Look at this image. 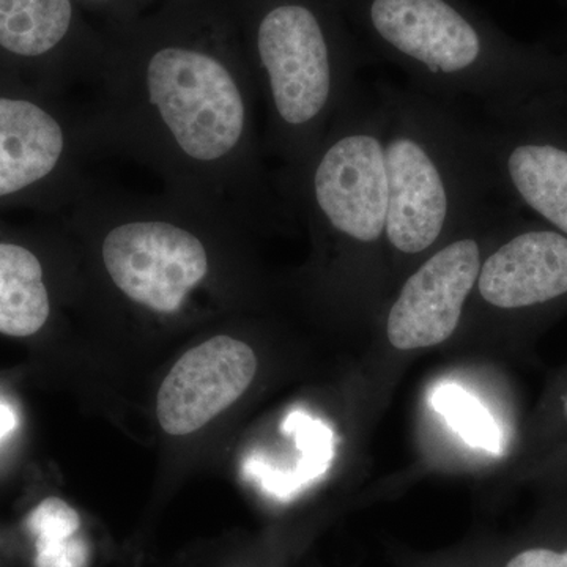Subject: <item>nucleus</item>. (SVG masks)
I'll return each mask as SVG.
<instances>
[{"label": "nucleus", "instance_id": "f8f14e48", "mask_svg": "<svg viewBox=\"0 0 567 567\" xmlns=\"http://www.w3.org/2000/svg\"><path fill=\"white\" fill-rule=\"evenodd\" d=\"M73 24L71 0H0V47L37 59L55 50Z\"/></svg>", "mask_w": 567, "mask_h": 567}, {"label": "nucleus", "instance_id": "1a4fd4ad", "mask_svg": "<svg viewBox=\"0 0 567 567\" xmlns=\"http://www.w3.org/2000/svg\"><path fill=\"white\" fill-rule=\"evenodd\" d=\"M76 136L92 137V133L70 134L48 107L33 100L0 96V199L61 173L74 153Z\"/></svg>", "mask_w": 567, "mask_h": 567}, {"label": "nucleus", "instance_id": "f03ea898", "mask_svg": "<svg viewBox=\"0 0 567 567\" xmlns=\"http://www.w3.org/2000/svg\"><path fill=\"white\" fill-rule=\"evenodd\" d=\"M251 21L249 69L267 118L264 147L281 163L276 181L289 207L306 163L360 87L361 48L344 0H260Z\"/></svg>", "mask_w": 567, "mask_h": 567}, {"label": "nucleus", "instance_id": "6e6552de", "mask_svg": "<svg viewBox=\"0 0 567 567\" xmlns=\"http://www.w3.org/2000/svg\"><path fill=\"white\" fill-rule=\"evenodd\" d=\"M488 245L473 292L503 315L535 311L567 298V235L527 229Z\"/></svg>", "mask_w": 567, "mask_h": 567}, {"label": "nucleus", "instance_id": "9b49d317", "mask_svg": "<svg viewBox=\"0 0 567 567\" xmlns=\"http://www.w3.org/2000/svg\"><path fill=\"white\" fill-rule=\"evenodd\" d=\"M51 303L39 257L0 241V333L28 338L50 319Z\"/></svg>", "mask_w": 567, "mask_h": 567}, {"label": "nucleus", "instance_id": "4468645a", "mask_svg": "<svg viewBox=\"0 0 567 567\" xmlns=\"http://www.w3.org/2000/svg\"><path fill=\"white\" fill-rule=\"evenodd\" d=\"M432 405L468 445L488 453H503V435L486 406L456 385L439 388Z\"/></svg>", "mask_w": 567, "mask_h": 567}, {"label": "nucleus", "instance_id": "f3484780", "mask_svg": "<svg viewBox=\"0 0 567 567\" xmlns=\"http://www.w3.org/2000/svg\"><path fill=\"white\" fill-rule=\"evenodd\" d=\"M559 420L567 429V382L565 390H563L561 402H559Z\"/></svg>", "mask_w": 567, "mask_h": 567}, {"label": "nucleus", "instance_id": "f257e3e1", "mask_svg": "<svg viewBox=\"0 0 567 567\" xmlns=\"http://www.w3.org/2000/svg\"><path fill=\"white\" fill-rule=\"evenodd\" d=\"M87 117L96 151L155 171L167 192L237 221L292 215L268 173L256 84L241 61L163 44L132 69L111 70Z\"/></svg>", "mask_w": 567, "mask_h": 567}, {"label": "nucleus", "instance_id": "dca6fc26", "mask_svg": "<svg viewBox=\"0 0 567 567\" xmlns=\"http://www.w3.org/2000/svg\"><path fill=\"white\" fill-rule=\"evenodd\" d=\"M17 424V417L9 406L0 404V439H3L7 434H10Z\"/></svg>", "mask_w": 567, "mask_h": 567}, {"label": "nucleus", "instance_id": "a211bd4d", "mask_svg": "<svg viewBox=\"0 0 567 567\" xmlns=\"http://www.w3.org/2000/svg\"><path fill=\"white\" fill-rule=\"evenodd\" d=\"M92 2H106V0H92Z\"/></svg>", "mask_w": 567, "mask_h": 567}, {"label": "nucleus", "instance_id": "20e7f679", "mask_svg": "<svg viewBox=\"0 0 567 567\" xmlns=\"http://www.w3.org/2000/svg\"><path fill=\"white\" fill-rule=\"evenodd\" d=\"M344 7L358 44L440 102L473 100L506 115L539 66L468 0H344Z\"/></svg>", "mask_w": 567, "mask_h": 567}, {"label": "nucleus", "instance_id": "39448f33", "mask_svg": "<svg viewBox=\"0 0 567 567\" xmlns=\"http://www.w3.org/2000/svg\"><path fill=\"white\" fill-rule=\"evenodd\" d=\"M80 213L102 227L100 260L112 286L162 316L181 312L210 276L204 229L216 215H227L167 189L133 197L92 185L81 194Z\"/></svg>", "mask_w": 567, "mask_h": 567}, {"label": "nucleus", "instance_id": "9d476101", "mask_svg": "<svg viewBox=\"0 0 567 567\" xmlns=\"http://www.w3.org/2000/svg\"><path fill=\"white\" fill-rule=\"evenodd\" d=\"M496 186L516 194L558 233L567 235V147L477 125Z\"/></svg>", "mask_w": 567, "mask_h": 567}, {"label": "nucleus", "instance_id": "2eb2a0df", "mask_svg": "<svg viewBox=\"0 0 567 567\" xmlns=\"http://www.w3.org/2000/svg\"><path fill=\"white\" fill-rule=\"evenodd\" d=\"M498 567H567V513L540 525L518 543Z\"/></svg>", "mask_w": 567, "mask_h": 567}, {"label": "nucleus", "instance_id": "7ed1b4c3", "mask_svg": "<svg viewBox=\"0 0 567 567\" xmlns=\"http://www.w3.org/2000/svg\"><path fill=\"white\" fill-rule=\"evenodd\" d=\"M375 89L385 122L388 249L402 262L417 260L494 207L496 183L477 125L453 104L412 87Z\"/></svg>", "mask_w": 567, "mask_h": 567}, {"label": "nucleus", "instance_id": "423d86ee", "mask_svg": "<svg viewBox=\"0 0 567 567\" xmlns=\"http://www.w3.org/2000/svg\"><path fill=\"white\" fill-rule=\"evenodd\" d=\"M499 215L495 207L481 213L409 275L386 315V338L394 349H425L456 333L484 254L498 235Z\"/></svg>", "mask_w": 567, "mask_h": 567}, {"label": "nucleus", "instance_id": "0eeeda50", "mask_svg": "<svg viewBox=\"0 0 567 567\" xmlns=\"http://www.w3.org/2000/svg\"><path fill=\"white\" fill-rule=\"evenodd\" d=\"M257 372L254 350L240 339L215 336L193 347L171 369L156 399L166 434H193L235 404Z\"/></svg>", "mask_w": 567, "mask_h": 567}, {"label": "nucleus", "instance_id": "ddd939ff", "mask_svg": "<svg viewBox=\"0 0 567 567\" xmlns=\"http://www.w3.org/2000/svg\"><path fill=\"white\" fill-rule=\"evenodd\" d=\"M25 528L35 539L33 566H89V546L80 533V514L58 496H50L33 507L25 518Z\"/></svg>", "mask_w": 567, "mask_h": 567}]
</instances>
